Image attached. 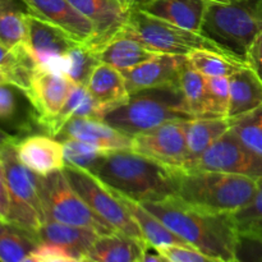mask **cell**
<instances>
[{
  "label": "cell",
  "mask_w": 262,
  "mask_h": 262,
  "mask_svg": "<svg viewBox=\"0 0 262 262\" xmlns=\"http://www.w3.org/2000/svg\"><path fill=\"white\" fill-rule=\"evenodd\" d=\"M142 205L196 250L227 262H238L239 232L233 214H219L194 207L174 196Z\"/></svg>",
  "instance_id": "obj_1"
},
{
  "label": "cell",
  "mask_w": 262,
  "mask_h": 262,
  "mask_svg": "<svg viewBox=\"0 0 262 262\" xmlns=\"http://www.w3.org/2000/svg\"><path fill=\"white\" fill-rule=\"evenodd\" d=\"M91 173L113 191L140 204L176 194L173 169L132 150L105 152Z\"/></svg>",
  "instance_id": "obj_2"
},
{
  "label": "cell",
  "mask_w": 262,
  "mask_h": 262,
  "mask_svg": "<svg viewBox=\"0 0 262 262\" xmlns=\"http://www.w3.org/2000/svg\"><path fill=\"white\" fill-rule=\"evenodd\" d=\"M173 173L174 197L219 214L237 212L253 199L258 188V179L239 174L184 169H173Z\"/></svg>",
  "instance_id": "obj_3"
},
{
  "label": "cell",
  "mask_w": 262,
  "mask_h": 262,
  "mask_svg": "<svg viewBox=\"0 0 262 262\" xmlns=\"http://www.w3.org/2000/svg\"><path fill=\"white\" fill-rule=\"evenodd\" d=\"M191 114L178 83L142 90L109 110L102 120L129 136L150 132L170 122H189Z\"/></svg>",
  "instance_id": "obj_4"
},
{
  "label": "cell",
  "mask_w": 262,
  "mask_h": 262,
  "mask_svg": "<svg viewBox=\"0 0 262 262\" xmlns=\"http://www.w3.org/2000/svg\"><path fill=\"white\" fill-rule=\"evenodd\" d=\"M262 32V0H207L201 33L246 58Z\"/></svg>",
  "instance_id": "obj_5"
},
{
  "label": "cell",
  "mask_w": 262,
  "mask_h": 262,
  "mask_svg": "<svg viewBox=\"0 0 262 262\" xmlns=\"http://www.w3.org/2000/svg\"><path fill=\"white\" fill-rule=\"evenodd\" d=\"M124 28L127 32L138 38L143 45L158 54L187 55L191 51L199 49L223 54H233L202 33L174 26L165 20L146 14L145 12L136 8L130 10L129 18Z\"/></svg>",
  "instance_id": "obj_6"
},
{
  "label": "cell",
  "mask_w": 262,
  "mask_h": 262,
  "mask_svg": "<svg viewBox=\"0 0 262 262\" xmlns=\"http://www.w3.org/2000/svg\"><path fill=\"white\" fill-rule=\"evenodd\" d=\"M40 194L45 220L91 229L99 235L117 230L105 223L69 183L64 170L40 177Z\"/></svg>",
  "instance_id": "obj_7"
},
{
  "label": "cell",
  "mask_w": 262,
  "mask_h": 262,
  "mask_svg": "<svg viewBox=\"0 0 262 262\" xmlns=\"http://www.w3.org/2000/svg\"><path fill=\"white\" fill-rule=\"evenodd\" d=\"M10 193V209L5 222L18 225L37 235L45 222L40 194V176L26 168L15 155L14 143L2 155Z\"/></svg>",
  "instance_id": "obj_8"
},
{
  "label": "cell",
  "mask_w": 262,
  "mask_h": 262,
  "mask_svg": "<svg viewBox=\"0 0 262 262\" xmlns=\"http://www.w3.org/2000/svg\"><path fill=\"white\" fill-rule=\"evenodd\" d=\"M63 170L77 193L105 223L117 232L145 242L135 217L113 189L87 169L66 164Z\"/></svg>",
  "instance_id": "obj_9"
},
{
  "label": "cell",
  "mask_w": 262,
  "mask_h": 262,
  "mask_svg": "<svg viewBox=\"0 0 262 262\" xmlns=\"http://www.w3.org/2000/svg\"><path fill=\"white\" fill-rule=\"evenodd\" d=\"M26 53L33 66L66 74L68 55L79 42L66 31L28 12Z\"/></svg>",
  "instance_id": "obj_10"
},
{
  "label": "cell",
  "mask_w": 262,
  "mask_h": 262,
  "mask_svg": "<svg viewBox=\"0 0 262 262\" xmlns=\"http://www.w3.org/2000/svg\"><path fill=\"white\" fill-rule=\"evenodd\" d=\"M184 170L223 171L262 179V158L246 147L229 129Z\"/></svg>",
  "instance_id": "obj_11"
},
{
  "label": "cell",
  "mask_w": 262,
  "mask_h": 262,
  "mask_svg": "<svg viewBox=\"0 0 262 262\" xmlns=\"http://www.w3.org/2000/svg\"><path fill=\"white\" fill-rule=\"evenodd\" d=\"M130 150L170 169H182L188 160L187 122L178 120L132 137Z\"/></svg>",
  "instance_id": "obj_12"
},
{
  "label": "cell",
  "mask_w": 262,
  "mask_h": 262,
  "mask_svg": "<svg viewBox=\"0 0 262 262\" xmlns=\"http://www.w3.org/2000/svg\"><path fill=\"white\" fill-rule=\"evenodd\" d=\"M73 82L68 76L35 67L25 95L35 110V118L45 127L56 117L69 96Z\"/></svg>",
  "instance_id": "obj_13"
},
{
  "label": "cell",
  "mask_w": 262,
  "mask_h": 262,
  "mask_svg": "<svg viewBox=\"0 0 262 262\" xmlns=\"http://www.w3.org/2000/svg\"><path fill=\"white\" fill-rule=\"evenodd\" d=\"M92 23L95 36L89 43L92 50L117 36L127 25L130 10L120 0H68Z\"/></svg>",
  "instance_id": "obj_14"
},
{
  "label": "cell",
  "mask_w": 262,
  "mask_h": 262,
  "mask_svg": "<svg viewBox=\"0 0 262 262\" xmlns=\"http://www.w3.org/2000/svg\"><path fill=\"white\" fill-rule=\"evenodd\" d=\"M28 12L66 31L74 41L89 45L95 36L92 23L68 0H20Z\"/></svg>",
  "instance_id": "obj_15"
},
{
  "label": "cell",
  "mask_w": 262,
  "mask_h": 262,
  "mask_svg": "<svg viewBox=\"0 0 262 262\" xmlns=\"http://www.w3.org/2000/svg\"><path fill=\"white\" fill-rule=\"evenodd\" d=\"M186 55L158 54L150 60L122 71L129 95L142 90L178 83L179 73L186 64Z\"/></svg>",
  "instance_id": "obj_16"
},
{
  "label": "cell",
  "mask_w": 262,
  "mask_h": 262,
  "mask_svg": "<svg viewBox=\"0 0 262 262\" xmlns=\"http://www.w3.org/2000/svg\"><path fill=\"white\" fill-rule=\"evenodd\" d=\"M18 160L40 177L63 170L66 166L64 146L51 136H28L14 142Z\"/></svg>",
  "instance_id": "obj_17"
},
{
  "label": "cell",
  "mask_w": 262,
  "mask_h": 262,
  "mask_svg": "<svg viewBox=\"0 0 262 262\" xmlns=\"http://www.w3.org/2000/svg\"><path fill=\"white\" fill-rule=\"evenodd\" d=\"M60 140L73 138L94 146L102 151L130 150L132 136L120 132L105 120L96 118H74L71 119L58 136Z\"/></svg>",
  "instance_id": "obj_18"
},
{
  "label": "cell",
  "mask_w": 262,
  "mask_h": 262,
  "mask_svg": "<svg viewBox=\"0 0 262 262\" xmlns=\"http://www.w3.org/2000/svg\"><path fill=\"white\" fill-rule=\"evenodd\" d=\"M207 0H145L136 9L178 27L201 33Z\"/></svg>",
  "instance_id": "obj_19"
},
{
  "label": "cell",
  "mask_w": 262,
  "mask_h": 262,
  "mask_svg": "<svg viewBox=\"0 0 262 262\" xmlns=\"http://www.w3.org/2000/svg\"><path fill=\"white\" fill-rule=\"evenodd\" d=\"M92 51L100 63L109 64L119 71L135 68L158 55V53L150 50L138 38L127 32L125 28L104 45Z\"/></svg>",
  "instance_id": "obj_20"
},
{
  "label": "cell",
  "mask_w": 262,
  "mask_h": 262,
  "mask_svg": "<svg viewBox=\"0 0 262 262\" xmlns=\"http://www.w3.org/2000/svg\"><path fill=\"white\" fill-rule=\"evenodd\" d=\"M37 237L40 245L42 243L58 247L81 261L86 257L99 234L87 228L45 220L38 230Z\"/></svg>",
  "instance_id": "obj_21"
},
{
  "label": "cell",
  "mask_w": 262,
  "mask_h": 262,
  "mask_svg": "<svg viewBox=\"0 0 262 262\" xmlns=\"http://www.w3.org/2000/svg\"><path fill=\"white\" fill-rule=\"evenodd\" d=\"M87 90L100 105L104 115L119 106L129 97L122 71L105 63H99L86 83Z\"/></svg>",
  "instance_id": "obj_22"
},
{
  "label": "cell",
  "mask_w": 262,
  "mask_h": 262,
  "mask_svg": "<svg viewBox=\"0 0 262 262\" xmlns=\"http://www.w3.org/2000/svg\"><path fill=\"white\" fill-rule=\"evenodd\" d=\"M148 250L147 243L114 232L99 235L84 258L94 262H142Z\"/></svg>",
  "instance_id": "obj_23"
},
{
  "label": "cell",
  "mask_w": 262,
  "mask_h": 262,
  "mask_svg": "<svg viewBox=\"0 0 262 262\" xmlns=\"http://www.w3.org/2000/svg\"><path fill=\"white\" fill-rule=\"evenodd\" d=\"M228 119L241 117L262 106V79L251 66L229 77Z\"/></svg>",
  "instance_id": "obj_24"
},
{
  "label": "cell",
  "mask_w": 262,
  "mask_h": 262,
  "mask_svg": "<svg viewBox=\"0 0 262 262\" xmlns=\"http://www.w3.org/2000/svg\"><path fill=\"white\" fill-rule=\"evenodd\" d=\"M115 193L119 196V199L125 205V207L130 212V215L135 217L136 223H137L138 228H140L141 233H142L143 239L147 243L148 247L154 248V250L165 247V246L192 247L186 241L182 239L179 235H177L173 230L169 229L165 224H163V222L159 220L155 215L151 214L142 204L123 196L119 192H115Z\"/></svg>",
  "instance_id": "obj_25"
},
{
  "label": "cell",
  "mask_w": 262,
  "mask_h": 262,
  "mask_svg": "<svg viewBox=\"0 0 262 262\" xmlns=\"http://www.w3.org/2000/svg\"><path fill=\"white\" fill-rule=\"evenodd\" d=\"M74 118H96V119L104 118L102 109L83 84H73L64 106L56 114V117L43 127V129L48 132L49 136L56 138L64 125Z\"/></svg>",
  "instance_id": "obj_26"
},
{
  "label": "cell",
  "mask_w": 262,
  "mask_h": 262,
  "mask_svg": "<svg viewBox=\"0 0 262 262\" xmlns=\"http://www.w3.org/2000/svg\"><path fill=\"white\" fill-rule=\"evenodd\" d=\"M27 15L28 10L20 9L14 0H0V42L23 55H27Z\"/></svg>",
  "instance_id": "obj_27"
},
{
  "label": "cell",
  "mask_w": 262,
  "mask_h": 262,
  "mask_svg": "<svg viewBox=\"0 0 262 262\" xmlns=\"http://www.w3.org/2000/svg\"><path fill=\"white\" fill-rule=\"evenodd\" d=\"M229 129L230 120L227 119V118H217V119H193L187 122L188 160H187L184 168L191 165L196 159H199L210 146L214 145Z\"/></svg>",
  "instance_id": "obj_28"
},
{
  "label": "cell",
  "mask_w": 262,
  "mask_h": 262,
  "mask_svg": "<svg viewBox=\"0 0 262 262\" xmlns=\"http://www.w3.org/2000/svg\"><path fill=\"white\" fill-rule=\"evenodd\" d=\"M186 56L191 68L205 77H230L235 72L250 66L247 59L242 56L204 49L191 51Z\"/></svg>",
  "instance_id": "obj_29"
},
{
  "label": "cell",
  "mask_w": 262,
  "mask_h": 262,
  "mask_svg": "<svg viewBox=\"0 0 262 262\" xmlns=\"http://www.w3.org/2000/svg\"><path fill=\"white\" fill-rule=\"evenodd\" d=\"M40 246L38 237L18 225L0 220V262H20Z\"/></svg>",
  "instance_id": "obj_30"
},
{
  "label": "cell",
  "mask_w": 262,
  "mask_h": 262,
  "mask_svg": "<svg viewBox=\"0 0 262 262\" xmlns=\"http://www.w3.org/2000/svg\"><path fill=\"white\" fill-rule=\"evenodd\" d=\"M178 84L191 114L196 119H206V77L186 61L179 73Z\"/></svg>",
  "instance_id": "obj_31"
},
{
  "label": "cell",
  "mask_w": 262,
  "mask_h": 262,
  "mask_svg": "<svg viewBox=\"0 0 262 262\" xmlns=\"http://www.w3.org/2000/svg\"><path fill=\"white\" fill-rule=\"evenodd\" d=\"M230 120V130L252 152L262 158V106Z\"/></svg>",
  "instance_id": "obj_32"
},
{
  "label": "cell",
  "mask_w": 262,
  "mask_h": 262,
  "mask_svg": "<svg viewBox=\"0 0 262 262\" xmlns=\"http://www.w3.org/2000/svg\"><path fill=\"white\" fill-rule=\"evenodd\" d=\"M206 119L227 118L229 110V77H206Z\"/></svg>",
  "instance_id": "obj_33"
},
{
  "label": "cell",
  "mask_w": 262,
  "mask_h": 262,
  "mask_svg": "<svg viewBox=\"0 0 262 262\" xmlns=\"http://www.w3.org/2000/svg\"><path fill=\"white\" fill-rule=\"evenodd\" d=\"M99 63V59L90 46L86 43H78L68 55L66 76H68L73 83L86 86L92 71Z\"/></svg>",
  "instance_id": "obj_34"
},
{
  "label": "cell",
  "mask_w": 262,
  "mask_h": 262,
  "mask_svg": "<svg viewBox=\"0 0 262 262\" xmlns=\"http://www.w3.org/2000/svg\"><path fill=\"white\" fill-rule=\"evenodd\" d=\"M61 142L64 146L66 164L87 169L90 171L97 165V163L101 160L105 152H107V151L99 150V148L94 147L89 143L73 140V138H64V140H61Z\"/></svg>",
  "instance_id": "obj_35"
},
{
  "label": "cell",
  "mask_w": 262,
  "mask_h": 262,
  "mask_svg": "<svg viewBox=\"0 0 262 262\" xmlns=\"http://www.w3.org/2000/svg\"><path fill=\"white\" fill-rule=\"evenodd\" d=\"M239 234L256 233L262 234V179H258V188L253 199L233 214Z\"/></svg>",
  "instance_id": "obj_36"
},
{
  "label": "cell",
  "mask_w": 262,
  "mask_h": 262,
  "mask_svg": "<svg viewBox=\"0 0 262 262\" xmlns=\"http://www.w3.org/2000/svg\"><path fill=\"white\" fill-rule=\"evenodd\" d=\"M168 262H227L216 256L207 255L193 247L165 246L155 250Z\"/></svg>",
  "instance_id": "obj_37"
},
{
  "label": "cell",
  "mask_w": 262,
  "mask_h": 262,
  "mask_svg": "<svg viewBox=\"0 0 262 262\" xmlns=\"http://www.w3.org/2000/svg\"><path fill=\"white\" fill-rule=\"evenodd\" d=\"M237 258L238 262H262V234H239Z\"/></svg>",
  "instance_id": "obj_38"
},
{
  "label": "cell",
  "mask_w": 262,
  "mask_h": 262,
  "mask_svg": "<svg viewBox=\"0 0 262 262\" xmlns=\"http://www.w3.org/2000/svg\"><path fill=\"white\" fill-rule=\"evenodd\" d=\"M10 84H0V120H9L17 113V97Z\"/></svg>",
  "instance_id": "obj_39"
},
{
  "label": "cell",
  "mask_w": 262,
  "mask_h": 262,
  "mask_svg": "<svg viewBox=\"0 0 262 262\" xmlns=\"http://www.w3.org/2000/svg\"><path fill=\"white\" fill-rule=\"evenodd\" d=\"M36 252L40 255L42 262H81L77 258L72 257L66 251L50 245H42L41 243L37 247Z\"/></svg>",
  "instance_id": "obj_40"
},
{
  "label": "cell",
  "mask_w": 262,
  "mask_h": 262,
  "mask_svg": "<svg viewBox=\"0 0 262 262\" xmlns=\"http://www.w3.org/2000/svg\"><path fill=\"white\" fill-rule=\"evenodd\" d=\"M10 209V193L8 187L7 176H5V168L3 160L0 159V215L3 220H7Z\"/></svg>",
  "instance_id": "obj_41"
},
{
  "label": "cell",
  "mask_w": 262,
  "mask_h": 262,
  "mask_svg": "<svg viewBox=\"0 0 262 262\" xmlns=\"http://www.w3.org/2000/svg\"><path fill=\"white\" fill-rule=\"evenodd\" d=\"M246 59L262 79V32L255 38L247 55H246Z\"/></svg>",
  "instance_id": "obj_42"
},
{
  "label": "cell",
  "mask_w": 262,
  "mask_h": 262,
  "mask_svg": "<svg viewBox=\"0 0 262 262\" xmlns=\"http://www.w3.org/2000/svg\"><path fill=\"white\" fill-rule=\"evenodd\" d=\"M17 140H18L17 137L9 135V133H7L5 130L0 129V159H2L3 152H4L10 145H13Z\"/></svg>",
  "instance_id": "obj_43"
},
{
  "label": "cell",
  "mask_w": 262,
  "mask_h": 262,
  "mask_svg": "<svg viewBox=\"0 0 262 262\" xmlns=\"http://www.w3.org/2000/svg\"><path fill=\"white\" fill-rule=\"evenodd\" d=\"M142 262H168L160 253H146L145 257H143Z\"/></svg>",
  "instance_id": "obj_44"
},
{
  "label": "cell",
  "mask_w": 262,
  "mask_h": 262,
  "mask_svg": "<svg viewBox=\"0 0 262 262\" xmlns=\"http://www.w3.org/2000/svg\"><path fill=\"white\" fill-rule=\"evenodd\" d=\"M0 84H10V86H13L12 77H10L9 73H8L7 71H4L2 67H0Z\"/></svg>",
  "instance_id": "obj_45"
},
{
  "label": "cell",
  "mask_w": 262,
  "mask_h": 262,
  "mask_svg": "<svg viewBox=\"0 0 262 262\" xmlns=\"http://www.w3.org/2000/svg\"><path fill=\"white\" fill-rule=\"evenodd\" d=\"M20 262H42V261H41L40 255H38V253L35 251V252H32V253H30V255L26 256V257L23 258Z\"/></svg>",
  "instance_id": "obj_46"
},
{
  "label": "cell",
  "mask_w": 262,
  "mask_h": 262,
  "mask_svg": "<svg viewBox=\"0 0 262 262\" xmlns=\"http://www.w3.org/2000/svg\"><path fill=\"white\" fill-rule=\"evenodd\" d=\"M124 5H127L129 9H133V8H137L141 3H143L145 0H120Z\"/></svg>",
  "instance_id": "obj_47"
},
{
  "label": "cell",
  "mask_w": 262,
  "mask_h": 262,
  "mask_svg": "<svg viewBox=\"0 0 262 262\" xmlns=\"http://www.w3.org/2000/svg\"><path fill=\"white\" fill-rule=\"evenodd\" d=\"M81 262H94V261L89 260V258H82V260H81Z\"/></svg>",
  "instance_id": "obj_48"
},
{
  "label": "cell",
  "mask_w": 262,
  "mask_h": 262,
  "mask_svg": "<svg viewBox=\"0 0 262 262\" xmlns=\"http://www.w3.org/2000/svg\"><path fill=\"white\" fill-rule=\"evenodd\" d=\"M0 220H3V217H2V215H0Z\"/></svg>",
  "instance_id": "obj_49"
}]
</instances>
